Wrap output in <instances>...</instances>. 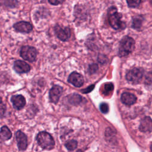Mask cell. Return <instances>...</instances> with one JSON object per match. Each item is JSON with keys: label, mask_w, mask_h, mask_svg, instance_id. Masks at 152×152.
Wrapping results in <instances>:
<instances>
[{"label": "cell", "mask_w": 152, "mask_h": 152, "mask_svg": "<svg viewBox=\"0 0 152 152\" xmlns=\"http://www.w3.org/2000/svg\"><path fill=\"white\" fill-rule=\"evenodd\" d=\"M14 28L18 32L26 33H30L33 29L31 24L27 21H19L14 25Z\"/></svg>", "instance_id": "10"}, {"label": "cell", "mask_w": 152, "mask_h": 152, "mask_svg": "<svg viewBox=\"0 0 152 152\" xmlns=\"http://www.w3.org/2000/svg\"><path fill=\"white\" fill-rule=\"evenodd\" d=\"M12 133L7 126H4L0 131V142L7 141L11 138Z\"/></svg>", "instance_id": "15"}, {"label": "cell", "mask_w": 152, "mask_h": 152, "mask_svg": "<svg viewBox=\"0 0 152 152\" xmlns=\"http://www.w3.org/2000/svg\"><path fill=\"white\" fill-rule=\"evenodd\" d=\"M76 152H82V151H81L80 150H78V151H77Z\"/></svg>", "instance_id": "25"}, {"label": "cell", "mask_w": 152, "mask_h": 152, "mask_svg": "<svg viewBox=\"0 0 152 152\" xmlns=\"http://www.w3.org/2000/svg\"><path fill=\"white\" fill-rule=\"evenodd\" d=\"M65 147L69 151H72L77 148V142L74 140H70L65 144Z\"/></svg>", "instance_id": "18"}, {"label": "cell", "mask_w": 152, "mask_h": 152, "mask_svg": "<svg viewBox=\"0 0 152 152\" xmlns=\"http://www.w3.org/2000/svg\"><path fill=\"white\" fill-rule=\"evenodd\" d=\"M82 100V97L77 94H72L68 97L69 102L73 105H77L80 103Z\"/></svg>", "instance_id": "16"}, {"label": "cell", "mask_w": 152, "mask_h": 152, "mask_svg": "<svg viewBox=\"0 0 152 152\" xmlns=\"http://www.w3.org/2000/svg\"><path fill=\"white\" fill-rule=\"evenodd\" d=\"M62 88L59 86H53L49 91V99L51 102L57 103L62 94Z\"/></svg>", "instance_id": "7"}, {"label": "cell", "mask_w": 152, "mask_h": 152, "mask_svg": "<svg viewBox=\"0 0 152 152\" xmlns=\"http://www.w3.org/2000/svg\"><path fill=\"white\" fill-rule=\"evenodd\" d=\"M6 112V106L3 103L1 97H0V118L2 117Z\"/></svg>", "instance_id": "21"}, {"label": "cell", "mask_w": 152, "mask_h": 152, "mask_svg": "<svg viewBox=\"0 0 152 152\" xmlns=\"http://www.w3.org/2000/svg\"><path fill=\"white\" fill-rule=\"evenodd\" d=\"M143 75V70L138 68H134L130 69L126 75V80L133 83H138L142 79Z\"/></svg>", "instance_id": "5"}, {"label": "cell", "mask_w": 152, "mask_h": 152, "mask_svg": "<svg viewBox=\"0 0 152 152\" xmlns=\"http://www.w3.org/2000/svg\"><path fill=\"white\" fill-rule=\"evenodd\" d=\"M100 109L103 113H106L109 111V106L106 103H102L100 105Z\"/></svg>", "instance_id": "22"}, {"label": "cell", "mask_w": 152, "mask_h": 152, "mask_svg": "<svg viewBox=\"0 0 152 152\" xmlns=\"http://www.w3.org/2000/svg\"><path fill=\"white\" fill-rule=\"evenodd\" d=\"M94 88V85H91L89 87H88L87 88H86V89H84V90H82V92L83 93H90L91 91L93 90Z\"/></svg>", "instance_id": "24"}, {"label": "cell", "mask_w": 152, "mask_h": 152, "mask_svg": "<svg viewBox=\"0 0 152 152\" xmlns=\"http://www.w3.org/2000/svg\"><path fill=\"white\" fill-rule=\"evenodd\" d=\"M142 23V18L141 16L138 15L134 18L132 20V27L134 29H139L141 27Z\"/></svg>", "instance_id": "17"}, {"label": "cell", "mask_w": 152, "mask_h": 152, "mask_svg": "<svg viewBox=\"0 0 152 152\" xmlns=\"http://www.w3.org/2000/svg\"><path fill=\"white\" fill-rule=\"evenodd\" d=\"M122 15L117 11L115 7H111L108 11V21L109 25L115 30L124 29L126 25L121 20Z\"/></svg>", "instance_id": "1"}, {"label": "cell", "mask_w": 152, "mask_h": 152, "mask_svg": "<svg viewBox=\"0 0 152 152\" xmlns=\"http://www.w3.org/2000/svg\"><path fill=\"white\" fill-rule=\"evenodd\" d=\"M121 99L123 103L128 106L134 104L137 101L136 96L134 94L128 92H125L122 93Z\"/></svg>", "instance_id": "13"}, {"label": "cell", "mask_w": 152, "mask_h": 152, "mask_svg": "<svg viewBox=\"0 0 152 152\" xmlns=\"http://www.w3.org/2000/svg\"><path fill=\"white\" fill-rule=\"evenodd\" d=\"M141 1V0H126V3L129 7L135 8L140 5Z\"/></svg>", "instance_id": "20"}, {"label": "cell", "mask_w": 152, "mask_h": 152, "mask_svg": "<svg viewBox=\"0 0 152 152\" xmlns=\"http://www.w3.org/2000/svg\"><path fill=\"white\" fill-rule=\"evenodd\" d=\"M68 82L77 87H80L83 85L84 78L82 75L77 72H72L68 77Z\"/></svg>", "instance_id": "8"}, {"label": "cell", "mask_w": 152, "mask_h": 152, "mask_svg": "<svg viewBox=\"0 0 152 152\" xmlns=\"http://www.w3.org/2000/svg\"><path fill=\"white\" fill-rule=\"evenodd\" d=\"M103 93L105 95L109 94L110 92H112L113 90V85L112 83H106L104 86V88H103Z\"/></svg>", "instance_id": "19"}, {"label": "cell", "mask_w": 152, "mask_h": 152, "mask_svg": "<svg viewBox=\"0 0 152 152\" xmlns=\"http://www.w3.org/2000/svg\"><path fill=\"white\" fill-rule=\"evenodd\" d=\"M55 32L58 38L64 42L68 40L71 36V30L69 27H63L58 24L55 27Z\"/></svg>", "instance_id": "6"}, {"label": "cell", "mask_w": 152, "mask_h": 152, "mask_svg": "<svg viewBox=\"0 0 152 152\" xmlns=\"http://www.w3.org/2000/svg\"><path fill=\"white\" fill-rule=\"evenodd\" d=\"M39 145L45 150H52L55 146V141L50 134L46 132H39L36 137Z\"/></svg>", "instance_id": "3"}, {"label": "cell", "mask_w": 152, "mask_h": 152, "mask_svg": "<svg viewBox=\"0 0 152 152\" xmlns=\"http://www.w3.org/2000/svg\"><path fill=\"white\" fill-rule=\"evenodd\" d=\"M64 0H48L49 2L52 5H58L59 4H61L63 2Z\"/></svg>", "instance_id": "23"}, {"label": "cell", "mask_w": 152, "mask_h": 152, "mask_svg": "<svg viewBox=\"0 0 152 152\" xmlns=\"http://www.w3.org/2000/svg\"><path fill=\"white\" fill-rule=\"evenodd\" d=\"M11 102L12 103L14 107L17 110L22 109L26 104L25 98L22 95L12 96Z\"/></svg>", "instance_id": "12"}, {"label": "cell", "mask_w": 152, "mask_h": 152, "mask_svg": "<svg viewBox=\"0 0 152 152\" xmlns=\"http://www.w3.org/2000/svg\"><path fill=\"white\" fill-rule=\"evenodd\" d=\"M135 41L128 36L122 37L119 43L118 55L120 57L126 56L131 53L134 49Z\"/></svg>", "instance_id": "2"}, {"label": "cell", "mask_w": 152, "mask_h": 152, "mask_svg": "<svg viewBox=\"0 0 152 152\" xmlns=\"http://www.w3.org/2000/svg\"><path fill=\"white\" fill-rule=\"evenodd\" d=\"M37 54L36 49L32 46H24L20 50V56L24 59L31 62L36 60Z\"/></svg>", "instance_id": "4"}, {"label": "cell", "mask_w": 152, "mask_h": 152, "mask_svg": "<svg viewBox=\"0 0 152 152\" xmlns=\"http://www.w3.org/2000/svg\"><path fill=\"white\" fill-rule=\"evenodd\" d=\"M14 69L17 73H26L30 70V66L26 62L21 60H17L14 62Z\"/></svg>", "instance_id": "11"}, {"label": "cell", "mask_w": 152, "mask_h": 152, "mask_svg": "<svg viewBox=\"0 0 152 152\" xmlns=\"http://www.w3.org/2000/svg\"><path fill=\"white\" fill-rule=\"evenodd\" d=\"M140 129L142 132H151V119L147 116L144 118L141 122L140 125Z\"/></svg>", "instance_id": "14"}, {"label": "cell", "mask_w": 152, "mask_h": 152, "mask_svg": "<svg viewBox=\"0 0 152 152\" xmlns=\"http://www.w3.org/2000/svg\"><path fill=\"white\" fill-rule=\"evenodd\" d=\"M16 140L18 147L20 150H25L27 147V139L24 133L21 131H18L16 134Z\"/></svg>", "instance_id": "9"}]
</instances>
